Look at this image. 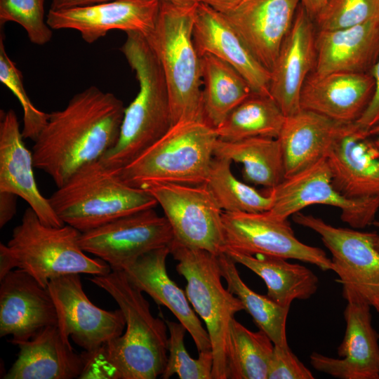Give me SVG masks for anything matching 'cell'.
I'll use <instances>...</instances> for the list:
<instances>
[{"instance_id":"obj_1","label":"cell","mask_w":379,"mask_h":379,"mask_svg":"<svg viewBox=\"0 0 379 379\" xmlns=\"http://www.w3.org/2000/svg\"><path fill=\"white\" fill-rule=\"evenodd\" d=\"M124 110L114 94L96 86L77 93L64 109L49 113L34 141V167L61 186L79 168L100 159L114 147Z\"/></svg>"},{"instance_id":"obj_2","label":"cell","mask_w":379,"mask_h":379,"mask_svg":"<svg viewBox=\"0 0 379 379\" xmlns=\"http://www.w3.org/2000/svg\"><path fill=\"white\" fill-rule=\"evenodd\" d=\"M90 281L117 302L126 330L93 352L84 351L79 378L155 379L164 371L168 359V326L154 317L142 292L123 270L95 275Z\"/></svg>"},{"instance_id":"obj_3","label":"cell","mask_w":379,"mask_h":379,"mask_svg":"<svg viewBox=\"0 0 379 379\" xmlns=\"http://www.w3.org/2000/svg\"><path fill=\"white\" fill-rule=\"evenodd\" d=\"M126 34L120 50L135 73L139 90L125 108L117 144L100 159L112 169L132 161L173 126L168 85L157 55L144 34Z\"/></svg>"},{"instance_id":"obj_4","label":"cell","mask_w":379,"mask_h":379,"mask_svg":"<svg viewBox=\"0 0 379 379\" xmlns=\"http://www.w3.org/2000/svg\"><path fill=\"white\" fill-rule=\"evenodd\" d=\"M48 201L62 222L80 232L158 204L149 192L126 184L100 159L76 171Z\"/></svg>"},{"instance_id":"obj_5","label":"cell","mask_w":379,"mask_h":379,"mask_svg":"<svg viewBox=\"0 0 379 379\" xmlns=\"http://www.w3.org/2000/svg\"><path fill=\"white\" fill-rule=\"evenodd\" d=\"M197 4L160 1L155 26L145 35L168 85L173 125L182 121H204L201 57L193 39Z\"/></svg>"},{"instance_id":"obj_6","label":"cell","mask_w":379,"mask_h":379,"mask_svg":"<svg viewBox=\"0 0 379 379\" xmlns=\"http://www.w3.org/2000/svg\"><path fill=\"white\" fill-rule=\"evenodd\" d=\"M218 135L204 121H182L132 161L114 169L126 184L140 187L148 182L204 184Z\"/></svg>"},{"instance_id":"obj_7","label":"cell","mask_w":379,"mask_h":379,"mask_svg":"<svg viewBox=\"0 0 379 379\" xmlns=\"http://www.w3.org/2000/svg\"><path fill=\"white\" fill-rule=\"evenodd\" d=\"M80 234L69 225H47L27 208L6 244L13 270L25 271L46 288L51 279L66 274L109 272L112 269L107 262L88 256L81 248Z\"/></svg>"},{"instance_id":"obj_8","label":"cell","mask_w":379,"mask_h":379,"mask_svg":"<svg viewBox=\"0 0 379 379\" xmlns=\"http://www.w3.org/2000/svg\"><path fill=\"white\" fill-rule=\"evenodd\" d=\"M170 254L186 281L185 293L206 326L213 355V379H227L226 351L231 320L244 310L241 300L222 284L218 254L183 246L174 240Z\"/></svg>"},{"instance_id":"obj_9","label":"cell","mask_w":379,"mask_h":379,"mask_svg":"<svg viewBox=\"0 0 379 379\" xmlns=\"http://www.w3.org/2000/svg\"><path fill=\"white\" fill-rule=\"evenodd\" d=\"M140 188L162 208L175 241L215 254L224 253L223 211L205 184L148 182Z\"/></svg>"},{"instance_id":"obj_10","label":"cell","mask_w":379,"mask_h":379,"mask_svg":"<svg viewBox=\"0 0 379 379\" xmlns=\"http://www.w3.org/2000/svg\"><path fill=\"white\" fill-rule=\"evenodd\" d=\"M293 220L320 236L331 253L332 271L338 276L342 293H354L373 307L379 290L378 234L334 227L300 212L293 215Z\"/></svg>"},{"instance_id":"obj_11","label":"cell","mask_w":379,"mask_h":379,"mask_svg":"<svg viewBox=\"0 0 379 379\" xmlns=\"http://www.w3.org/2000/svg\"><path fill=\"white\" fill-rule=\"evenodd\" d=\"M273 202L267 211L282 220L312 204H324L338 208L341 220L354 229L372 225L379 209V197L349 199L333 187L326 159L286 178L275 187L269 190Z\"/></svg>"},{"instance_id":"obj_12","label":"cell","mask_w":379,"mask_h":379,"mask_svg":"<svg viewBox=\"0 0 379 379\" xmlns=\"http://www.w3.org/2000/svg\"><path fill=\"white\" fill-rule=\"evenodd\" d=\"M222 219L225 250L295 259L314 265L323 271L333 270L331 258L324 251L300 241L287 220L277 218L267 211H223Z\"/></svg>"},{"instance_id":"obj_13","label":"cell","mask_w":379,"mask_h":379,"mask_svg":"<svg viewBox=\"0 0 379 379\" xmlns=\"http://www.w3.org/2000/svg\"><path fill=\"white\" fill-rule=\"evenodd\" d=\"M173 239L166 217L149 208L81 232L79 243L86 253L104 260L112 270H122L147 252L169 246Z\"/></svg>"},{"instance_id":"obj_14","label":"cell","mask_w":379,"mask_h":379,"mask_svg":"<svg viewBox=\"0 0 379 379\" xmlns=\"http://www.w3.org/2000/svg\"><path fill=\"white\" fill-rule=\"evenodd\" d=\"M47 288L55 306L60 331L84 351H95L123 333L126 320L121 310L108 311L95 305L83 289L80 274L53 279Z\"/></svg>"},{"instance_id":"obj_15","label":"cell","mask_w":379,"mask_h":379,"mask_svg":"<svg viewBox=\"0 0 379 379\" xmlns=\"http://www.w3.org/2000/svg\"><path fill=\"white\" fill-rule=\"evenodd\" d=\"M347 305L339 359L314 352L310 363L317 371L340 379H379V335L372 324L371 305L352 293H342Z\"/></svg>"},{"instance_id":"obj_16","label":"cell","mask_w":379,"mask_h":379,"mask_svg":"<svg viewBox=\"0 0 379 379\" xmlns=\"http://www.w3.org/2000/svg\"><path fill=\"white\" fill-rule=\"evenodd\" d=\"M159 6V0H112L49 9L46 22L53 30L74 29L84 41L93 44L113 29L147 35L155 26Z\"/></svg>"},{"instance_id":"obj_17","label":"cell","mask_w":379,"mask_h":379,"mask_svg":"<svg viewBox=\"0 0 379 379\" xmlns=\"http://www.w3.org/2000/svg\"><path fill=\"white\" fill-rule=\"evenodd\" d=\"M53 325L58 315L46 287L19 268L0 279L1 337L11 335L9 342L17 345Z\"/></svg>"},{"instance_id":"obj_18","label":"cell","mask_w":379,"mask_h":379,"mask_svg":"<svg viewBox=\"0 0 379 379\" xmlns=\"http://www.w3.org/2000/svg\"><path fill=\"white\" fill-rule=\"evenodd\" d=\"M313 19L300 4L270 71V94L286 117L301 109L300 95L316 63Z\"/></svg>"},{"instance_id":"obj_19","label":"cell","mask_w":379,"mask_h":379,"mask_svg":"<svg viewBox=\"0 0 379 379\" xmlns=\"http://www.w3.org/2000/svg\"><path fill=\"white\" fill-rule=\"evenodd\" d=\"M300 0H242L223 13L258 60L270 72Z\"/></svg>"},{"instance_id":"obj_20","label":"cell","mask_w":379,"mask_h":379,"mask_svg":"<svg viewBox=\"0 0 379 379\" xmlns=\"http://www.w3.org/2000/svg\"><path fill=\"white\" fill-rule=\"evenodd\" d=\"M193 39L200 57L211 54L220 58L245 78L253 93L270 95V72L258 60L223 13L199 2Z\"/></svg>"},{"instance_id":"obj_21","label":"cell","mask_w":379,"mask_h":379,"mask_svg":"<svg viewBox=\"0 0 379 379\" xmlns=\"http://www.w3.org/2000/svg\"><path fill=\"white\" fill-rule=\"evenodd\" d=\"M0 192L21 197L44 224H65L52 208L48 198L40 192L36 182L32 152L26 147L14 110L0 112Z\"/></svg>"},{"instance_id":"obj_22","label":"cell","mask_w":379,"mask_h":379,"mask_svg":"<svg viewBox=\"0 0 379 379\" xmlns=\"http://www.w3.org/2000/svg\"><path fill=\"white\" fill-rule=\"evenodd\" d=\"M333 187L349 199L379 197V149L367 131L350 124L326 157Z\"/></svg>"},{"instance_id":"obj_23","label":"cell","mask_w":379,"mask_h":379,"mask_svg":"<svg viewBox=\"0 0 379 379\" xmlns=\"http://www.w3.org/2000/svg\"><path fill=\"white\" fill-rule=\"evenodd\" d=\"M374 88L370 72H314L303 85L300 107L338 122L354 123L368 107Z\"/></svg>"},{"instance_id":"obj_24","label":"cell","mask_w":379,"mask_h":379,"mask_svg":"<svg viewBox=\"0 0 379 379\" xmlns=\"http://www.w3.org/2000/svg\"><path fill=\"white\" fill-rule=\"evenodd\" d=\"M169 246L152 250L122 270L128 280L157 304L166 307L190 333L198 352L211 350L206 330L196 315L187 295L169 277L166 259Z\"/></svg>"},{"instance_id":"obj_25","label":"cell","mask_w":379,"mask_h":379,"mask_svg":"<svg viewBox=\"0 0 379 379\" xmlns=\"http://www.w3.org/2000/svg\"><path fill=\"white\" fill-rule=\"evenodd\" d=\"M351 124L338 122L303 109L286 117L277 138L286 178L326 158L335 142Z\"/></svg>"},{"instance_id":"obj_26","label":"cell","mask_w":379,"mask_h":379,"mask_svg":"<svg viewBox=\"0 0 379 379\" xmlns=\"http://www.w3.org/2000/svg\"><path fill=\"white\" fill-rule=\"evenodd\" d=\"M17 346L18 358L4 379L79 378L84 369L82 354L74 350L58 325L44 328Z\"/></svg>"},{"instance_id":"obj_27","label":"cell","mask_w":379,"mask_h":379,"mask_svg":"<svg viewBox=\"0 0 379 379\" xmlns=\"http://www.w3.org/2000/svg\"><path fill=\"white\" fill-rule=\"evenodd\" d=\"M315 45V73H368L379 58V19L345 29L319 31Z\"/></svg>"},{"instance_id":"obj_28","label":"cell","mask_w":379,"mask_h":379,"mask_svg":"<svg viewBox=\"0 0 379 379\" xmlns=\"http://www.w3.org/2000/svg\"><path fill=\"white\" fill-rule=\"evenodd\" d=\"M224 253L259 276L267 286V295L284 307H290L294 300L310 298L318 289V277L304 265L276 256L250 255L230 249Z\"/></svg>"},{"instance_id":"obj_29","label":"cell","mask_w":379,"mask_h":379,"mask_svg":"<svg viewBox=\"0 0 379 379\" xmlns=\"http://www.w3.org/2000/svg\"><path fill=\"white\" fill-rule=\"evenodd\" d=\"M213 155L242 164L244 178L268 190L275 187L286 178L281 149L277 138L255 137L237 141L218 139Z\"/></svg>"},{"instance_id":"obj_30","label":"cell","mask_w":379,"mask_h":379,"mask_svg":"<svg viewBox=\"0 0 379 379\" xmlns=\"http://www.w3.org/2000/svg\"><path fill=\"white\" fill-rule=\"evenodd\" d=\"M204 121L216 128L253 91L232 65L211 55L201 56Z\"/></svg>"},{"instance_id":"obj_31","label":"cell","mask_w":379,"mask_h":379,"mask_svg":"<svg viewBox=\"0 0 379 379\" xmlns=\"http://www.w3.org/2000/svg\"><path fill=\"white\" fill-rule=\"evenodd\" d=\"M285 119L270 95L252 92L215 130L218 139L223 141L255 137L277 138Z\"/></svg>"},{"instance_id":"obj_32","label":"cell","mask_w":379,"mask_h":379,"mask_svg":"<svg viewBox=\"0 0 379 379\" xmlns=\"http://www.w3.org/2000/svg\"><path fill=\"white\" fill-rule=\"evenodd\" d=\"M220 272L227 288L236 295L260 330L274 345L287 346L286 321L290 307H284L267 295L251 290L241 279L236 262L225 253L218 255Z\"/></svg>"},{"instance_id":"obj_33","label":"cell","mask_w":379,"mask_h":379,"mask_svg":"<svg viewBox=\"0 0 379 379\" xmlns=\"http://www.w3.org/2000/svg\"><path fill=\"white\" fill-rule=\"evenodd\" d=\"M273 348L264 331H251L234 317L227 335V379H267Z\"/></svg>"},{"instance_id":"obj_34","label":"cell","mask_w":379,"mask_h":379,"mask_svg":"<svg viewBox=\"0 0 379 379\" xmlns=\"http://www.w3.org/2000/svg\"><path fill=\"white\" fill-rule=\"evenodd\" d=\"M232 161L214 156L204 183L220 208L225 212L257 213L268 211L273 199L238 180L231 170Z\"/></svg>"},{"instance_id":"obj_35","label":"cell","mask_w":379,"mask_h":379,"mask_svg":"<svg viewBox=\"0 0 379 379\" xmlns=\"http://www.w3.org/2000/svg\"><path fill=\"white\" fill-rule=\"evenodd\" d=\"M169 333L168 355L163 379L177 374L180 379H213V355L211 350L199 352L197 359L188 354L185 346V327L179 323L165 320Z\"/></svg>"},{"instance_id":"obj_36","label":"cell","mask_w":379,"mask_h":379,"mask_svg":"<svg viewBox=\"0 0 379 379\" xmlns=\"http://www.w3.org/2000/svg\"><path fill=\"white\" fill-rule=\"evenodd\" d=\"M0 81L18 98L22 106V137L34 141L46 125L49 113L37 109L29 100L24 87L21 72L7 55L2 36L0 38Z\"/></svg>"},{"instance_id":"obj_37","label":"cell","mask_w":379,"mask_h":379,"mask_svg":"<svg viewBox=\"0 0 379 379\" xmlns=\"http://www.w3.org/2000/svg\"><path fill=\"white\" fill-rule=\"evenodd\" d=\"M314 19L319 31L359 25L379 19V0H327Z\"/></svg>"},{"instance_id":"obj_38","label":"cell","mask_w":379,"mask_h":379,"mask_svg":"<svg viewBox=\"0 0 379 379\" xmlns=\"http://www.w3.org/2000/svg\"><path fill=\"white\" fill-rule=\"evenodd\" d=\"M6 22L21 25L36 45L47 44L53 36L45 19L44 0H0L1 25Z\"/></svg>"},{"instance_id":"obj_39","label":"cell","mask_w":379,"mask_h":379,"mask_svg":"<svg viewBox=\"0 0 379 379\" xmlns=\"http://www.w3.org/2000/svg\"><path fill=\"white\" fill-rule=\"evenodd\" d=\"M310 371L299 360L289 346L274 345L270 359L267 379H313Z\"/></svg>"},{"instance_id":"obj_40","label":"cell","mask_w":379,"mask_h":379,"mask_svg":"<svg viewBox=\"0 0 379 379\" xmlns=\"http://www.w3.org/2000/svg\"><path fill=\"white\" fill-rule=\"evenodd\" d=\"M370 73L375 81L374 92L368 107L355 122L359 128L366 131L379 123V58Z\"/></svg>"},{"instance_id":"obj_41","label":"cell","mask_w":379,"mask_h":379,"mask_svg":"<svg viewBox=\"0 0 379 379\" xmlns=\"http://www.w3.org/2000/svg\"><path fill=\"white\" fill-rule=\"evenodd\" d=\"M18 196L0 192V227L2 228L9 222L16 213V201Z\"/></svg>"},{"instance_id":"obj_42","label":"cell","mask_w":379,"mask_h":379,"mask_svg":"<svg viewBox=\"0 0 379 379\" xmlns=\"http://www.w3.org/2000/svg\"><path fill=\"white\" fill-rule=\"evenodd\" d=\"M112 0H52L50 9L58 10L76 6H86Z\"/></svg>"},{"instance_id":"obj_43","label":"cell","mask_w":379,"mask_h":379,"mask_svg":"<svg viewBox=\"0 0 379 379\" xmlns=\"http://www.w3.org/2000/svg\"><path fill=\"white\" fill-rule=\"evenodd\" d=\"M242 0H199L222 13H226L234 8Z\"/></svg>"},{"instance_id":"obj_44","label":"cell","mask_w":379,"mask_h":379,"mask_svg":"<svg viewBox=\"0 0 379 379\" xmlns=\"http://www.w3.org/2000/svg\"><path fill=\"white\" fill-rule=\"evenodd\" d=\"M327 0H300V4L314 19L326 4Z\"/></svg>"},{"instance_id":"obj_45","label":"cell","mask_w":379,"mask_h":379,"mask_svg":"<svg viewBox=\"0 0 379 379\" xmlns=\"http://www.w3.org/2000/svg\"><path fill=\"white\" fill-rule=\"evenodd\" d=\"M368 135L373 140L379 149V123L367 131Z\"/></svg>"},{"instance_id":"obj_46","label":"cell","mask_w":379,"mask_h":379,"mask_svg":"<svg viewBox=\"0 0 379 379\" xmlns=\"http://www.w3.org/2000/svg\"><path fill=\"white\" fill-rule=\"evenodd\" d=\"M159 1L170 2L172 4L182 5V6H192L197 4L199 0H159Z\"/></svg>"},{"instance_id":"obj_47","label":"cell","mask_w":379,"mask_h":379,"mask_svg":"<svg viewBox=\"0 0 379 379\" xmlns=\"http://www.w3.org/2000/svg\"><path fill=\"white\" fill-rule=\"evenodd\" d=\"M373 307L379 312V290H378V293L377 298L375 300V303Z\"/></svg>"},{"instance_id":"obj_48","label":"cell","mask_w":379,"mask_h":379,"mask_svg":"<svg viewBox=\"0 0 379 379\" xmlns=\"http://www.w3.org/2000/svg\"><path fill=\"white\" fill-rule=\"evenodd\" d=\"M372 225H373L375 227H379V221L374 220ZM376 248L379 251V238H378V239L377 241V243H376Z\"/></svg>"}]
</instances>
